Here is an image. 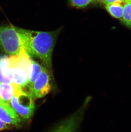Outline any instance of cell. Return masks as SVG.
Here are the masks:
<instances>
[{
  "instance_id": "3",
  "label": "cell",
  "mask_w": 131,
  "mask_h": 132,
  "mask_svg": "<svg viewBox=\"0 0 131 132\" xmlns=\"http://www.w3.org/2000/svg\"><path fill=\"white\" fill-rule=\"evenodd\" d=\"M0 48L10 56L20 54L24 49L21 28L12 25L0 26Z\"/></svg>"
},
{
  "instance_id": "8",
  "label": "cell",
  "mask_w": 131,
  "mask_h": 132,
  "mask_svg": "<svg viewBox=\"0 0 131 132\" xmlns=\"http://www.w3.org/2000/svg\"><path fill=\"white\" fill-rule=\"evenodd\" d=\"M17 85L13 82L6 84L0 82V98L5 103L10 104V101L15 94Z\"/></svg>"
},
{
  "instance_id": "11",
  "label": "cell",
  "mask_w": 131,
  "mask_h": 132,
  "mask_svg": "<svg viewBox=\"0 0 131 132\" xmlns=\"http://www.w3.org/2000/svg\"><path fill=\"white\" fill-rule=\"evenodd\" d=\"M106 10L113 17L121 19L122 17L124 5L120 2H114L106 5Z\"/></svg>"
},
{
  "instance_id": "4",
  "label": "cell",
  "mask_w": 131,
  "mask_h": 132,
  "mask_svg": "<svg viewBox=\"0 0 131 132\" xmlns=\"http://www.w3.org/2000/svg\"><path fill=\"white\" fill-rule=\"evenodd\" d=\"M10 105L21 119H29L35 110L34 98L27 92L17 86L10 101Z\"/></svg>"
},
{
  "instance_id": "17",
  "label": "cell",
  "mask_w": 131,
  "mask_h": 132,
  "mask_svg": "<svg viewBox=\"0 0 131 132\" xmlns=\"http://www.w3.org/2000/svg\"><path fill=\"white\" fill-rule=\"evenodd\" d=\"M127 1H131V0H127Z\"/></svg>"
},
{
  "instance_id": "9",
  "label": "cell",
  "mask_w": 131,
  "mask_h": 132,
  "mask_svg": "<svg viewBox=\"0 0 131 132\" xmlns=\"http://www.w3.org/2000/svg\"><path fill=\"white\" fill-rule=\"evenodd\" d=\"M0 82H12L11 75L8 66V56L6 55H0Z\"/></svg>"
},
{
  "instance_id": "13",
  "label": "cell",
  "mask_w": 131,
  "mask_h": 132,
  "mask_svg": "<svg viewBox=\"0 0 131 132\" xmlns=\"http://www.w3.org/2000/svg\"><path fill=\"white\" fill-rule=\"evenodd\" d=\"M92 0H69L70 4L76 7L83 8L89 5Z\"/></svg>"
},
{
  "instance_id": "10",
  "label": "cell",
  "mask_w": 131,
  "mask_h": 132,
  "mask_svg": "<svg viewBox=\"0 0 131 132\" xmlns=\"http://www.w3.org/2000/svg\"><path fill=\"white\" fill-rule=\"evenodd\" d=\"M43 66L36 61L32 60L31 66L29 71L28 82L26 87L29 89L32 86L41 71H42Z\"/></svg>"
},
{
  "instance_id": "6",
  "label": "cell",
  "mask_w": 131,
  "mask_h": 132,
  "mask_svg": "<svg viewBox=\"0 0 131 132\" xmlns=\"http://www.w3.org/2000/svg\"><path fill=\"white\" fill-rule=\"evenodd\" d=\"M83 107L63 120L50 132H77L83 113Z\"/></svg>"
},
{
  "instance_id": "7",
  "label": "cell",
  "mask_w": 131,
  "mask_h": 132,
  "mask_svg": "<svg viewBox=\"0 0 131 132\" xmlns=\"http://www.w3.org/2000/svg\"><path fill=\"white\" fill-rule=\"evenodd\" d=\"M0 120L9 125L17 126L22 121L10 104L0 101Z\"/></svg>"
},
{
  "instance_id": "5",
  "label": "cell",
  "mask_w": 131,
  "mask_h": 132,
  "mask_svg": "<svg viewBox=\"0 0 131 132\" xmlns=\"http://www.w3.org/2000/svg\"><path fill=\"white\" fill-rule=\"evenodd\" d=\"M51 89V76L47 68L43 67L42 71L35 80L28 92L34 98L44 97Z\"/></svg>"
},
{
  "instance_id": "16",
  "label": "cell",
  "mask_w": 131,
  "mask_h": 132,
  "mask_svg": "<svg viewBox=\"0 0 131 132\" xmlns=\"http://www.w3.org/2000/svg\"><path fill=\"white\" fill-rule=\"evenodd\" d=\"M96 1H100V2H101V1H104V0H96Z\"/></svg>"
},
{
  "instance_id": "18",
  "label": "cell",
  "mask_w": 131,
  "mask_h": 132,
  "mask_svg": "<svg viewBox=\"0 0 131 132\" xmlns=\"http://www.w3.org/2000/svg\"><path fill=\"white\" fill-rule=\"evenodd\" d=\"M1 101V98H0V101Z\"/></svg>"
},
{
  "instance_id": "12",
  "label": "cell",
  "mask_w": 131,
  "mask_h": 132,
  "mask_svg": "<svg viewBox=\"0 0 131 132\" xmlns=\"http://www.w3.org/2000/svg\"><path fill=\"white\" fill-rule=\"evenodd\" d=\"M123 21L127 26L131 27V1H127L124 5Z\"/></svg>"
},
{
  "instance_id": "15",
  "label": "cell",
  "mask_w": 131,
  "mask_h": 132,
  "mask_svg": "<svg viewBox=\"0 0 131 132\" xmlns=\"http://www.w3.org/2000/svg\"><path fill=\"white\" fill-rule=\"evenodd\" d=\"M127 0H104V4L106 5L114 2L126 3Z\"/></svg>"
},
{
  "instance_id": "2",
  "label": "cell",
  "mask_w": 131,
  "mask_h": 132,
  "mask_svg": "<svg viewBox=\"0 0 131 132\" xmlns=\"http://www.w3.org/2000/svg\"><path fill=\"white\" fill-rule=\"evenodd\" d=\"M32 62L31 56L24 49L18 55L8 56V66L13 83L22 88L27 86Z\"/></svg>"
},
{
  "instance_id": "14",
  "label": "cell",
  "mask_w": 131,
  "mask_h": 132,
  "mask_svg": "<svg viewBox=\"0 0 131 132\" xmlns=\"http://www.w3.org/2000/svg\"><path fill=\"white\" fill-rule=\"evenodd\" d=\"M13 127V125H9L0 120V131L10 129Z\"/></svg>"
},
{
  "instance_id": "1",
  "label": "cell",
  "mask_w": 131,
  "mask_h": 132,
  "mask_svg": "<svg viewBox=\"0 0 131 132\" xmlns=\"http://www.w3.org/2000/svg\"><path fill=\"white\" fill-rule=\"evenodd\" d=\"M24 48L30 56L42 60L51 73L53 49L59 30L46 32L21 28Z\"/></svg>"
}]
</instances>
